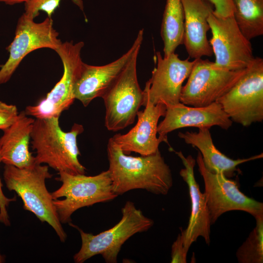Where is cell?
<instances>
[{
    "label": "cell",
    "mask_w": 263,
    "mask_h": 263,
    "mask_svg": "<svg viewBox=\"0 0 263 263\" xmlns=\"http://www.w3.org/2000/svg\"><path fill=\"white\" fill-rule=\"evenodd\" d=\"M144 30H140L130 49L114 61L101 66L83 63L74 89L75 99L85 107L97 97H102L122 72L135 51L141 47Z\"/></svg>",
    "instance_id": "obj_14"
},
{
    "label": "cell",
    "mask_w": 263,
    "mask_h": 263,
    "mask_svg": "<svg viewBox=\"0 0 263 263\" xmlns=\"http://www.w3.org/2000/svg\"><path fill=\"white\" fill-rule=\"evenodd\" d=\"M58 173L56 179L62 185L51 195L61 224L71 223L72 215L80 208L110 201L118 196L113 191L108 170L94 176Z\"/></svg>",
    "instance_id": "obj_5"
},
{
    "label": "cell",
    "mask_w": 263,
    "mask_h": 263,
    "mask_svg": "<svg viewBox=\"0 0 263 263\" xmlns=\"http://www.w3.org/2000/svg\"><path fill=\"white\" fill-rule=\"evenodd\" d=\"M34 121V119L22 111L15 122L3 131L0 138V151L1 161L5 165L26 168L36 164L35 157L29 148Z\"/></svg>",
    "instance_id": "obj_19"
},
{
    "label": "cell",
    "mask_w": 263,
    "mask_h": 263,
    "mask_svg": "<svg viewBox=\"0 0 263 263\" xmlns=\"http://www.w3.org/2000/svg\"><path fill=\"white\" fill-rule=\"evenodd\" d=\"M52 176L47 165L36 164L26 168L9 165L4 167L3 179L8 190L16 192L23 202L24 209L32 212L42 223H48L60 241L65 242L67 234L46 186V180Z\"/></svg>",
    "instance_id": "obj_3"
},
{
    "label": "cell",
    "mask_w": 263,
    "mask_h": 263,
    "mask_svg": "<svg viewBox=\"0 0 263 263\" xmlns=\"http://www.w3.org/2000/svg\"><path fill=\"white\" fill-rule=\"evenodd\" d=\"M196 163L205 184L204 194L211 224L215 223L224 213L232 210L246 212L255 219L263 216V203L246 196L239 188L237 182L224 174L208 171L198 152Z\"/></svg>",
    "instance_id": "obj_10"
},
{
    "label": "cell",
    "mask_w": 263,
    "mask_h": 263,
    "mask_svg": "<svg viewBox=\"0 0 263 263\" xmlns=\"http://www.w3.org/2000/svg\"><path fill=\"white\" fill-rule=\"evenodd\" d=\"M181 159L185 168L179 174L188 188L191 201V214L187 228L181 230V236L185 249H188L199 237H203L206 244L210 242V225H211L208 208L204 193H202L196 181L194 168L196 160L189 155L185 157L181 151H175Z\"/></svg>",
    "instance_id": "obj_17"
},
{
    "label": "cell",
    "mask_w": 263,
    "mask_h": 263,
    "mask_svg": "<svg viewBox=\"0 0 263 263\" xmlns=\"http://www.w3.org/2000/svg\"><path fill=\"white\" fill-rule=\"evenodd\" d=\"M84 46L83 41L74 43L73 41H66L55 50L62 62L63 75L45 98L38 104L26 108L24 112L27 115L36 118L59 117L69 108L75 99L74 89L84 63L81 56Z\"/></svg>",
    "instance_id": "obj_9"
},
{
    "label": "cell",
    "mask_w": 263,
    "mask_h": 263,
    "mask_svg": "<svg viewBox=\"0 0 263 263\" xmlns=\"http://www.w3.org/2000/svg\"><path fill=\"white\" fill-rule=\"evenodd\" d=\"M144 106V110L137 113L136 125L129 132L117 133L112 137L126 154L134 152L141 155H150L159 150L161 142L168 143L167 137H157L158 121L165 116L166 106L154 105L145 97Z\"/></svg>",
    "instance_id": "obj_15"
},
{
    "label": "cell",
    "mask_w": 263,
    "mask_h": 263,
    "mask_svg": "<svg viewBox=\"0 0 263 263\" xmlns=\"http://www.w3.org/2000/svg\"><path fill=\"white\" fill-rule=\"evenodd\" d=\"M59 117L36 118L31 134V143L36 152L37 164H46L59 172L84 174L86 168L80 163L77 137L84 131L82 125L75 123L65 132L59 125Z\"/></svg>",
    "instance_id": "obj_2"
},
{
    "label": "cell",
    "mask_w": 263,
    "mask_h": 263,
    "mask_svg": "<svg viewBox=\"0 0 263 263\" xmlns=\"http://www.w3.org/2000/svg\"><path fill=\"white\" fill-rule=\"evenodd\" d=\"M245 69L231 71L201 58L195 59L180 101L192 107H205L216 102L244 74Z\"/></svg>",
    "instance_id": "obj_8"
},
{
    "label": "cell",
    "mask_w": 263,
    "mask_h": 263,
    "mask_svg": "<svg viewBox=\"0 0 263 263\" xmlns=\"http://www.w3.org/2000/svg\"><path fill=\"white\" fill-rule=\"evenodd\" d=\"M188 252L184 247L181 234H179L171 246V263H186Z\"/></svg>",
    "instance_id": "obj_26"
},
{
    "label": "cell",
    "mask_w": 263,
    "mask_h": 263,
    "mask_svg": "<svg viewBox=\"0 0 263 263\" xmlns=\"http://www.w3.org/2000/svg\"><path fill=\"white\" fill-rule=\"evenodd\" d=\"M255 220V227L237 251L236 257L240 263L263 262V216Z\"/></svg>",
    "instance_id": "obj_23"
},
{
    "label": "cell",
    "mask_w": 263,
    "mask_h": 263,
    "mask_svg": "<svg viewBox=\"0 0 263 263\" xmlns=\"http://www.w3.org/2000/svg\"><path fill=\"white\" fill-rule=\"evenodd\" d=\"M4 261V258L3 256L0 253V263H2Z\"/></svg>",
    "instance_id": "obj_30"
},
{
    "label": "cell",
    "mask_w": 263,
    "mask_h": 263,
    "mask_svg": "<svg viewBox=\"0 0 263 263\" xmlns=\"http://www.w3.org/2000/svg\"><path fill=\"white\" fill-rule=\"evenodd\" d=\"M184 14L181 0H167L161 24L163 56L175 52L183 42Z\"/></svg>",
    "instance_id": "obj_21"
},
{
    "label": "cell",
    "mask_w": 263,
    "mask_h": 263,
    "mask_svg": "<svg viewBox=\"0 0 263 263\" xmlns=\"http://www.w3.org/2000/svg\"><path fill=\"white\" fill-rule=\"evenodd\" d=\"M34 19L24 13L19 19L14 38L6 48L9 56L0 69V85L10 80L27 55L43 48L55 51L62 43L58 38V32L53 27L52 18L47 17L40 23Z\"/></svg>",
    "instance_id": "obj_11"
},
{
    "label": "cell",
    "mask_w": 263,
    "mask_h": 263,
    "mask_svg": "<svg viewBox=\"0 0 263 263\" xmlns=\"http://www.w3.org/2000/svg\"><path fill=\"white\" fill-rule=\"evenodd\" d=\"M211 2L214 6L213 13L219 17H226L233 15L234 5L232 0H205Z\"/></svg>",
    "instance_id": "obj_27"
},
{
    "label": "cell",
    "mask_w": 263,
    "mask_h": 263,
    "mask_svg": "<svg viewBox=\"0 0 263 263\" xmlns=\"http://www.w3.org/2000/svg\"><path fill=\"white\" fill-rule=\"evenodd\" d=\"M184 14L183 44L194 59L213 55L207 38L210 29L208 17L213 10L205 0H181Z\"/></svg>",
    "instance_id": "obj_18"
},
{
    "label": "cell",
    "mask_w": 263,
    "mask_h": 263,
    "mask_svg": "<svg viewBox=\"0 0 263 263\" xmlns=\"http://www.w3.org/2000/svg\"><path fill=\"white\" fill-rule=\"evenodd\" d=\"M207 21L212 33L209 41L215 56L214 62L231 71L246 69L255 57L250 40L240 29L234 16L219 17L212 10Z\"/></svg>",
    "instance_id": "obj_12"
},
{
    "label": "cell",
    "mask_w": 263,
    "mask_h": 263,
    "mask_svg": "<svg viewBox=\"0 0 263 263\" xmlns=\"http://www.w3.org/2000/svg\"><path fill=\"white\" fill-rule=\"evenodd\" d=\"M138 48L116 80L102 96L106 109L105 126L117 132L133 124L139 109L144 106L145 94L138 83Z\"/></svg>",
    "instance_id": "obj_6"
},
{
    "label": "cell",
    "mask_w": 263,
    "mask_h": 263,
    "mask_svg": "<svg viewBox=\"0 0 263 263\" xmlns=\"http://www.w3.org/2000/svg\"><path fill=\"white\" fill-rule=\"evenodd\" d=\"M19 112L17 107L0 101V130L4 131L16 120Z\"/></svg>",
    "instance_id": "obj_25"
},
{
    "label": "cell",
    "mask_w": 263,
    "mask_h": 263,
    "mask_svg": "<svg viewBox=\"0 0 263 263\" xmlns=\"http://www.w3.org/2000/svg\"><path fill=\"white\" fill-rule=\"evenodd\" d=\"M28 0H0V2H2L8 5H14L21 2H25Z\"/></svg>",
    "instance_id": "obj_29"
},
{
    "label": "cell",
    "mask_w": 263,
    "mask_h": 263,
    "mask_svg": "<svg viewBox=\"0 0 263 263\" xmlns=\"http://www.w3.org/2000/svg\"><path fill=\"white\" fill-rule=\"evenodd\" d=\"M82 11L84 4L82 0H72ZM61 0H28L24 2V13L28 17L34 19L38 16L39 11L45 12L48 17L52 18V15L59 7Z\"/></svg>",
    "instance_id": "obj_24"
},
{
    "label": "cell",
    "mask_w": 263,
    "mask_h": 263,
    "mask_svg": "<svg viewBox=\"0 0 263 263\" xmlns=\"http://www.w3.org/2000/svg\"><path fill=\"white\" fill-rule=\"evenodd\" d=\"M121 212V219L116 225L96 235L85 232L71 222L69 223L79 231L82 241L80 250L74 256L75 263H82L95 255H101L106 263H116L124 243L133 235L147 231L154 224L132 202H126Z\"/></svg>",
    "instance_id": "obj_4"
},
{
    "label": "cell",
    "mask_w": 263,
    "mask_h": 263,
    "mask_svg": "<svg viewBox=\"0 0 263 263\" xmlns=\"http://www.w3.org/2000/svg\"><path fill=\"white\" fill-rule=\"evenodd\" d=\"M232 122L247 127L263 120V59L255 57L234 86L217 101Z\"/></svg>",
    "instance_id": "obj_7"
},
{
    "label": "cell",
    "mask_w": 263,
    "mask_h": 263,
    "mask_svg": "<svg viewBox=\"0 0 263 263\" xmlns=\"http://www.w3.org/2000/svg\"><path fill=\"white\" fill-rule=\"evenodd\" d=\"M233 16L249 40L263 34V0H232Z\"/></svg>",
    "instance_id": "obj_22"
},
{
    "label": "cell",
    "mask_w": 263,
    "mask_h": 263,
    "mask_svg": "<svg viewBox=\"0 0 263 263\" xmlns=\"http://www.w3.org/2000/svg\"><path fill=\"white\" fill-rule=\"evenodd\" d=\"M232 123L217 102L205 107L188 106L179 102L167 107L164 118L158 124L157 133L167 137L174 130L186 127L210 129L217 126L227 130Z\"/></svg>",
    "instance_id": "obj_16"
},
{
    "label": "cell",
    "mask_w": 263,
    "mask_h": 263,
    "mask_svg": "<svg viewBox=\"0 0 263 263\" xmlns=\"http://www.w3.org/2000/svg\"><path fill=\"white\" fill-rule=\"evenodd\" d=\"M107 156L113 189L117 195L134 189L164 195L172 186L171 170L159 150L148 155L130 156L111 137L107 144Z\"/></svg>",
    "instance_id": "obj_1"
},
{
    "label": "cell",
    "mask_w": 263,
    "mask_h": 263,
    "mask_svg": "<svg viewBox=\"0 0 263 263\" xmlns=\"http://www.w3.org/2000/svg\"><path fill=\"white\" fill-rule=\"evenodd\" d=\"M1 161V157L0 151V163ZM2 184L0 178V222L6 226L10 225L9 217L7 212V207L10 203L16 200V196L9 198L7 197L3 192L2 189Z\"/></svg>",
    "instance_id": "obj_28"
},
{
    "label": "cell",
    "mask_w": 263,
    "mask_h": 263,
    "mask_svg": "<svg viewBox=\"0 0 263 263\" xmlns=\"http://www.w3.org/2000/svg\"><path fill=\"white\" fill-rule=\"evenodd\" d=\"M178 136L187 144L197 148L201 154L206 168L210 172L224 174L227 178L240 171L237 167L243 163L263 158V153L247 158L232 159L218 150L214 145L209 129H199L198 132H180Z\"/></svg>",
    "instance_id": "obj_20"
},
{
    "label": "cell",
    "mask_w": 263,
    "mask_h": 263,
    "mask_svg": "<svg viewBox=\"0 0 263 263\" xmlns=\"http://www.w3.org/2000/svg\"><path fill=\"white\" fill-rule=\"evenodd\" d=\"M155 58L156 65L146 83L145 97L154 105L167 107L179 103L183 82L189 76L195 59H181L175 52L165 56L157 52Z\"/></svg>",
    "instance_id": "obj_13"
}]
</instances>
